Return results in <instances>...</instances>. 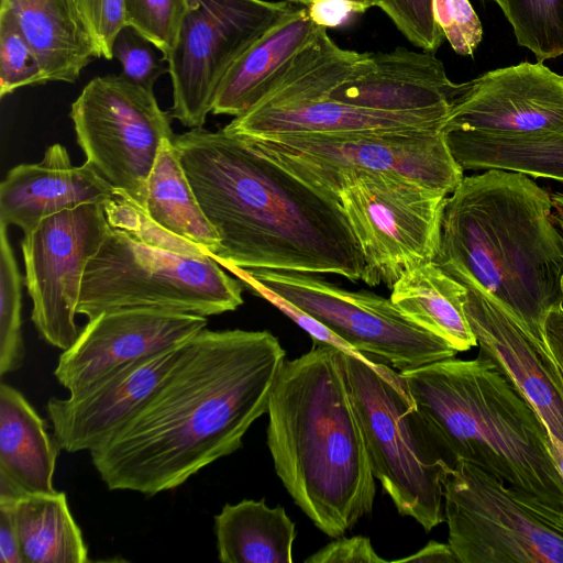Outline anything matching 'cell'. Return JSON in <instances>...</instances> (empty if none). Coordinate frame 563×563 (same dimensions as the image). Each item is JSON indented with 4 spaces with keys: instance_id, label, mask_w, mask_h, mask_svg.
Segmentation results:
<instances>
[{
    "instance_id": "cell-10",
    "label": "cell",
    "mask_w": 563,
    "mask_h": 563,
    "mask_svg": "<svg viewBox=\"0 0 563 563\" xmlns=\"http://www.w3.org/2000/svg\"><path fill=\"white\" fill-rule=\"evenodd\" d=\"M240 137L323 194L349 173L397 174L446 195L464 178L442 128Z\"/></svg>"
},
{
    "instance_id": "cell-38",
    "label": "cell",
    "mask_w": 563,
    "mask_h": 563,
    "mask_svg": "<svg viewBox=\"0 0 563 563\" xmlns=\"http://www.w3.org/2000/svg\"><path fill=\"white\" fill-rule=\"evenodd\" d=\"M307 563H384L367 537L335 538L306 559Z\"/></svg>"
},
{
    "instance_id": "cell-27",
    "label": "cell",
    "mask_w": 563,
    "mask_h": 563,
    "mask_svg": "<svg viewBox=\"0 0 563 563\" xmlns=\"http://www.w3.org/2000/svg\"><path fill=\"white\" fill-rule=\"evenodd\" d=\"M142 209L156 227L198 246L207 255L218 254L220 238L197 200L173 139L162 143Z\"/></svg>"
},
{
    "instance_id": "cell-30",
    "label": "cell",
    "mask_w": 563,
    "mask_h": 563,
    "mask_svg": "<svg viewBox=\"0 0 563 563\" xmlns=\"http://www.w3.org/2000/svg\"><path fill=\"white\" fill-rule=\"evenodd\" d=\"M517 43L539 62L563 55V0H495Z\"/></svg>"
},
{
    "instance_id": "cell-40",
    "label": "cell",
    "mask_w": 563,
    "mask_h": 563,
    "mask_svg": "<svg viewBox=\"0 0 563 563\" xmlns=\"http://www.w3.org/2000/svg\"><path fill=\"white\" fill-rule=\"evenodd\" d=\"M15 499L0 498V563H24L13 517Z\"/></svg>"
},
{
    "instance_id": "cell-2",
    "label": "cell",
    "mask_w": 563,
    "mask_h": 563,
    "mask_svg": "<svg viewBox=\"0 0 563 563\" xmlns=\"http://www.w3.org/2000/svg\"><path fill=\"white\" fill-rule=\"evenodd\" d=\"M173 142L220 238V265L362 280L364 258L339 200L224 129H190Z\"/></svg>"
},
{
    "instance_id": "cell-11",
    "label": "cell",
    "mask_w": 563,
    "mask_h": 563,
    "mask_svg": "<svg viewBox=\"0 0 563 563\" xmlns=\"http://www.w3.org/2000/svg\"><path fill=\"white\" fill-rule=\"evenodd\" d=\"M362 54L340 47L321 27L272 91L223 129L238 136H273L443 126L445 113L383 112L328 98L329 85L344 77Z\"/></svg>"
},
{
    "instance_id": "cell-4",
    "label": "cell",
    "mask_w": 563,
    "mask_h": 563,
    "mask_svg": "<svg viewBox=\"0 0 563 563\" xmlns=\"http://www.w3.org/2000/svg\"><path fill=\"white\" fill-rule=\"evenodd\" d=\"M552 207L523 173L464 177L445 201L433 261L466 273L543 343L548 312L563 305V234Z\"/></svg>"
},
{
    "instance_id": "cell-6",
    "label": "cell",
    "mask_w": 563,
    "mask_h": 563,
    "mask_svg": "<svg viewBox=\"0 0 563 563\" xmlns=\"http://www.w3.org/2000/svg\"><path fill=\"white\" fill-rule=\"evenodd\" d=\"M343 358L374 477L399 515L432 530L445 521L444 482L452 466L418 413L400 372L344 352Z\"/></svg>"
},
{
    "instance_id": "cell-22",
    "label": "cell",
    "mask_w": 563,
    "mask_h": 563,
    "mask_svg": "<svg viewBox=\"0 0 563 563\" xmlns=\"http://www.w3.org/2000/svg\"><path fill=\"white\" fill-rule=\"evenodd\" d=\"M321 27L307 8H295L232 63L219 82L211 112L235 118L252 109L284 78Z\"/></svg>"
},
{
    "instance_id": "cell-23",
    "label": "cell",
    "mask_w": 563,
    "mask_h": 563,
    "mask_svg": "<svg viewBox=\"0 0 563 563\" xmlns=\"http://www.w3.org/2000/svg\"><path fill=\"white\" fill-rule=\"evenodd\" d=\"M59 446L14 387L0 384V498L51 493Z\"/></svg>"
},
{
    "instance_id": "cell-20",
    "label": "cell",
    "mask_w": 563,
    "mask_h": 563,
    "mask_svg": "<svg viewBox=\"0 0 563 563\" xmlns=\"http://www.w3.org/2000/svg\"><path fill=\"white\" fill-rule=\"evenodd\" d=\"M465 82L455 84L432 52L396 47L363 53L351 70L329 85L324 95L335 101L391 113L449 114Z\"/></svg>"
},
{
    "instance_id": "cell-34",
    "label": "cell",
    "mask_w": 563,
    "mask_h": 563,
    "mask_svg": "<svg viewBox=\"0 0 563 563\" xmlns=\"http://www.w3.org/2000/svg\"><path fill=\"white\" fill-rule=\"evenodd\" d=\"M156 52L161 51L130 25L119 31L112 45V58L121 64V76L152 90L158 77L168 73L166 60Z\"/></svg>"
},
{
    "instance_id": "cell-36",
    "label": "cell",
    "mask_w": 563,
    "mask_h": 563,
    "mask_svg": "<svg viewBox=\"0 0 563 563\" xmlns=\"http://www.w3.org/2000/svg\"><path fill=\"white\" fill-rule=\"evenodd\" d=\"M434 16L453 51L472 56L483 38V26L468 0H434Z\"/></svg>"
},
{
    "instance_id": "cell-7",
    "label": "cell",
    "mask_w": 563,
    "mask_h": 563,
    "mask_svg": "<svg viewBox=\"0 0 563 563\" xmlns=\"http://www.w3.org/2000/svg\"><path fill=\"white\" fill-rule=\"evenodd\" d=\"M242 291L210 255L157 247L111 227L86 267L77 314L156 308L208 317L239 308Z\"/></svg>"
},
{
    "instance_id": "cell-12",
    "label": "cell",
    "mask_w": 563,
    "mask_h": 563,
    "mask_svg": "<svg viewBox=\"0 0 563 563\" xmlns=\"http://www.w3.org/2000/svg\"><path fill=\"white\" fill-rule=\"evenodd\" d=\"M69 115L86 162L144 208L162 143L175 136L169 114L159 108L153 90L121 75L95 77L73 102Z\"/></svg>"
},
{
    "instance_id": "cell-13",
    "label": "cell",
    "mask_w": 563,
    "mask_h": 563,
    "mask_svg": "<svg viewBox=\"0 0 563 563\" xmlns=\"http://www.w3.org/2000/svg\"><path fill=\"white\" fill-rule=\"evenodd\" d=\"M257 283L297 306L352 347L399 372L455 357L450 343L405 316L387 298L350 291L314 273L244 269Z\"/></svg>"
},
{
    "instance_id": "cell-31",
    "label": "cell",
    "mask_w": 563,
    "mask_h": 563,
    "mask_svg": "<svg viewBox=\"0 0 563 563\" xmlns=\"http://www.w3.org/2000/svg\"><path fill=\"white\" fill-rule=\"evenodd\" d=\"M22 277L10 244L8 225L0 222V376L21 367L25 357L22 336Z\"/></svg>"
},
{
    "instance_id": "cell-43",
    "label": "cell",
    "mask_w": 563,
    "mask_h": 563,
    "mask_svg": "<svg viewBox=\"0 0 563 563\" xmlns=\"http://www.w3.org/2000/svg\"><path fill=\"white\" fill-rule=\"evenodd\" d=\"M548 441L550 452L558 465V468L563 477V442L548 431Z\"/></svg>"
},
{
    "instance_id": "cell-35",
    "label": "cell",
    "mask_w": 563,
    "mask_h": 563,
    "mask_svg": "<svg viewBox=\"0 0 563 563\" xmlns=\"http://www.w3.org/2000/svg\"><path fill=\"white\" fill-rule=\"evenodd\" d=\"M413 45L434 53L444 35L434 16V0H375Z\"/></svg>"
},
{
    "instance_id": "cell-15",
    "label": "cell",
    "mask_w": 563,
    "mask_h": 563,
    "mask_svg": "<svg viewBox=\"0 0 563 563\" xmlns=\"http://www.w3.org/2000/svg\"><path fill=\"white\" fill-rule=\"evenodd\" d=\"M110 228L104 206L86 203L44 218L21 241L31 320L62 351L79 334L75 317L84 274Z\"/></svg>"
},
{
    "instance_id": "cell-44",
    "label": "cell",
    "mask_w": 563,
    "mask_h": 563,
    "mask_svg": "<svg viewBox=\"0 0 563 563\" xmlns=\"http://www.w3.org/2000/svg\"><path fill=\"white\" fill-rule=\"evenodd\" d=\"M551 198L553 207L555 208L553 219L556 221L563 232V192H555L551 196Z\"/></svg>"
},
{
    "instance_id": "cell-17",
    "label": "cell",
    "mask_w": 563,
    "mask_h": 563,
    "mask_svg": "<svg viewBox=\"0 0 563 563\" xmlns=\"http://www.w3.org/2000/svg\"><path fill=\"white\" fill-rule=\"evenodd\" d=\"M206 325L207 317L156 308L104 311L62 352L54 376L76 394L123 365L189 341Z\"/></svg>"
},
{
    "instance_id": "cell-21",
    "label": "cell",
    "mask_w": 563,
    "mask_h": 563,
    "mask_svg": "<svg viewBox=\"0 0 563 563\" xmlns=\"http://www.w3.org/2000/svg\"><path fill=\"white\" fill-rule=\"evenodd\" d=\"M114 188L87 162L74 166L66 147L49 145L38 163L11 168L0 185V222L30 232L41 220L86 203L104 205Z\"/></svg>"
},
{
    "instance_id": "cell-19",
    "label": "cell",
    "mask_w": 563,
    "mask_h": 563,
    "mask_svg": "<svg viewBox=\"0 0 563 563\" xmlns=\"http://www.w3.org/2000/svg\"><path fill=\"white\" fill-rule=\"evenodd\" d=\"M187 342L123 365L67 398L51 397L46 411L59 449L90 452L109 439L159 388Z\"/></svg>"
},
{
    "instance_id": "cell-33",
    "label": "cell",
    "mask_w": 563,
    "mask_h": 563,
    "mask_svg": "<svg viewBox=\"0 0 563 563\" xmlns=\"http://www.w3.org/2000/svg\"><path fill=\"white\" fill-rule=\"evenodd\" d=\"M47 82L30 44L7 15L0 14V97L18 88Z\"/></svg>"
},
{
    "instance_id": "cell-14",
    "label": "cell",
    "mask_w": 563,
    "mask_h": 563,
    "mask_svg": "<svg viewBox=\"0 0 563 563\" xmlns=\"http://www.w3.org/2000/svg\"><path fill=\"white\" fill-rule=\"evenodd\" d=\"M292 10L287 1L187 0L176 44L165 58L172 115L187 128H201L232 63Z\"/></svg>"
},
{
    "instance_id": "cell-18",
    "label": "cell",
    "mask_w": 563,
    "mask_h": 563,
    "mask_svg": "<svg viewBox=\"0 0 563 563\" xmlns=\"http://www.w3.org/2000/svg\"><path fill=\"white\" fill-rule=\"evenodd\" d=\"M435 264L466 287L464 311L478 355L516 386L548 431L563 442V375L547 345L466 273L448 263Z\"/></svg>"
},
{
    "instance_id": "cell-29",
    "label": "cell",
    "mask_w": 563,
    "mask_h": 563,
    "mask_svg": "<svg viewBox=\"0 0 563 563\" xmlns=\"http://www.w3.org/2000/svg\"><path fill=\"white\" fill-rule=\"evenodd\" d=\"M443 134L463 170L495 168L563 181V137H489L463 132Z\"/></svg>"
},
{
    "instance_id": "cell-37",
    "label": "cell",
    "mask_w": 563,
    "mask_h": 563,
    "mask_svg": "<svg viewBox=\"0 0 563 563\" xmlns=\"http://www.w3.org/2000/svg\"><path fill=\"white\" fill-rule=\"evenodd\" d=\"M98 57L112 58V45L126 25L124 0H75Z\"/></svg>"
},
{
    "instance_id": "cell-41",
    "label": "cell",
    "mask_w": 563,
    "mask_h": 563,
    "mask_svg": "<svg viewBox=\"0 0 563 563\" xmlns=\"http://www.w3.org/2000/svg\"><path fill=\"white\" fill-rule=\"evenodd\" d=\"M543 341L563 375V305L552 308L543 322Z\"/></svg>"
},
{
    "instance_id": "cell-24",
    "label": "cell",
    "mask_w": 563,
    "mask_h": 563,
    "mask_svg": "<svg viewBox=\"0 0 563 563\" xmlns=\"http://www.w3.org/2000/svg\"><path fill=\"white\" fill-rule=\"evenodd\" d=\"M0 14L19 27L47 81L74 82L98 57L75 0H0Z\"/></svg>"
},
{
    "instance_id": "cell-45",
    "label": "cell",
    "mask_w": 563,
    "mask_h": 563,
    "mask_svg": "<svg viewBox=\"0 0 563 563\" xmlns=\"http://www.w3.org/2000/svg\"><path fill=\"white\" fill-rule=\"evenodd\" d=\"M291 2L300 3L302 5L308 7L310 3H312L316 0H289ZM356 5H358L364 12L375 5V0H349Z\"/></svg>"
},
{
    "instance_id": "cell-1",
    "label": "cell",
    "mask_w": 563,
    "mask_h": 563,
    "mask_svg": "<svg viewBox=\"0 0 563 563\" xmlns=\"http://www.w3.org/2000/svg\"><path fill=\"white\" fill-rule=\"evenodd\" d=\"M285 360L269 331L201 330L146 404L89 452L95 470L111 490L179 487L242 446Z\"/></svg>"
},
{
    "instance_id": "cell-28",
    "label": "cell",
    "mask_w": 563,
    "mask_h": 563,
    "mask_svg": "<svg viewBox=\"0 0 563 563\" xmlns=\"http://www.w3.org/2000/svg\"><path fill=\"white\" fill-rule=\"evenodd\" d=\"M24 563H86L88 548L63 492L25 494L13 505Z\"/></svg>"
},
{
    "instance_id": "cell-8",
    "label": "cell",
    "mask_w": 563,
    "mask_h": 563,
    "mask_svg": "<svg viewBox=\"0 0 563 563\" xmlns=\"http://www.w3.org/2000/svg\"><path fill=\"white\" fill-rule=\"evenodd\" d=\"M443 498L459 563H563V506L522 495L465 461L451 467Z\"/></svg>"
},
{
    "instance_id": "cell-25",
    "label": "cell",
    "mask_w": 563,
    "mask_h": 563,
    "mask_svg": "<svg viewBox=\"0 0 563 563\" xmlns=\"http://www.w3.org/2000/svg\"><path fill=\"white\" fill-rule=\"evenodd\" d=\"M466 292L463 284L429 262L397 280L390 300L410 320L464 352L477 345L464 311Z\"/></svg>"
},
{
    "instance_id": "cell-26",
    "label": "cell",
    "mask_w": 563,
    "mask_h": 563,
    "mask_svg": "<svg viewBox=\"0 0 563 563\" xmlns=\"http://www.w3.org/2000/svg\"><path fill=\"white\" fill-rule=\"evenodd\" d=\"M218 560L222 563H291L295 522L282 506L264 499L225 504L214 516Z\"/></svg>"
},
{
    "instance_id": "cell-9",
    "label": "cell",
    "mask_w": 563,
    "mask_h": 563,
    "mask_svg": "<svg viewBox=\"0 0 563 563\" xmlns=\"http://www.w3.org/2000/svg\"><path fill=\"white\" fill-rule=\"evenodd\" d=\"M341 203L364 258L362 280L394 284L433 262L446 194L391 173L341 175L325 190Z\"/></svg>"
},
{
    "instance_id": "cell-3",
    "label": "cell",
    "mask_w": 563,
    "mask_h": 563,
    "mask_svg": "<svg viewBox=\"0 0 563 563\" xmlns=\"http://www.w3.org/2000/svg\"><path fill=\"white\" fill-rule=\"evenodd\" d=\"M267 413L277 476L319 530L342 537L372 512L376 494L343 352L313 342L307 353L285 360Z\"/></svg>"
},
{
    "instance_id": "cell-32",
    "label": "cell",
    "mask_w": 563,
    "mask_h": 563,
    "mask_svg": "<svg viewBox=\"0 0 563 563\" xmlns=\"http://www.w3.org/2000/svg\"><path fill=\"white\" fill-rule=\"evenodd\" d=\"M126 25L164 55L173 51L187 10V0H124Z\"/></svg>"
},
{
    "instance_id": "cell-42",
    "label": "cell",
    "mask_w": 563,
    "mask_h": 563,
    "mask_svg": "<svg viewBox=\"0 0 563 563\" xmlns=\"http://www.w3.org/2000/svg\"><path fill=\"white\" fill-rule=\"evenodd\" d=\"M395 562L459 563V560L449 543L430 541L418 552Z\"/></svg>"
},
{
    "instance_id": "cell-5",
    "label": "cell",
    "mask_w": 563,
    "mask_h": 563,
    "mask_svg": "<svg viewBox=\"0 0 563 563\" xmlns=\"http://www.w3.org/2000/svg\"><path fill=\"white\" fill-rule=\"evenodd\" d=\"M448 463H472L516 492L563 506V477L539 413L488 360L454 357L400 372Z\"/></svg>"
},
{
    "instance_id": "cell-39",
    "label": "cell",
    "mask_w": 563,
    "mask_h": 563,
    "mask_svg": "<svg viewBox=\"0 0 563 563\" xmlns=\"http://www.w3.org/2000/svg\"><path fill=\"white\" fill-rule=\"evenodd\" d=\"M307 10L311 20L324 29L339 27L345 24L353 13L364 12L349 0H316Z\"/></svg>"
},
{
    "instance_id": "cell-16",
    "label": "cell",
    "mask_w": 563,
    "mask_h": 563,
    "mask_svg": "<svg viewBox=\"0 0 563 563\" xmlns=\"http://www.w3.org/2000/svg\"><path fill=\"white\" fill-rule=\"evenodd\" d=\"M442 131L489 137H563V75L539 60L489 70L465 82Z\"/></svg>"
}]
</instances>
